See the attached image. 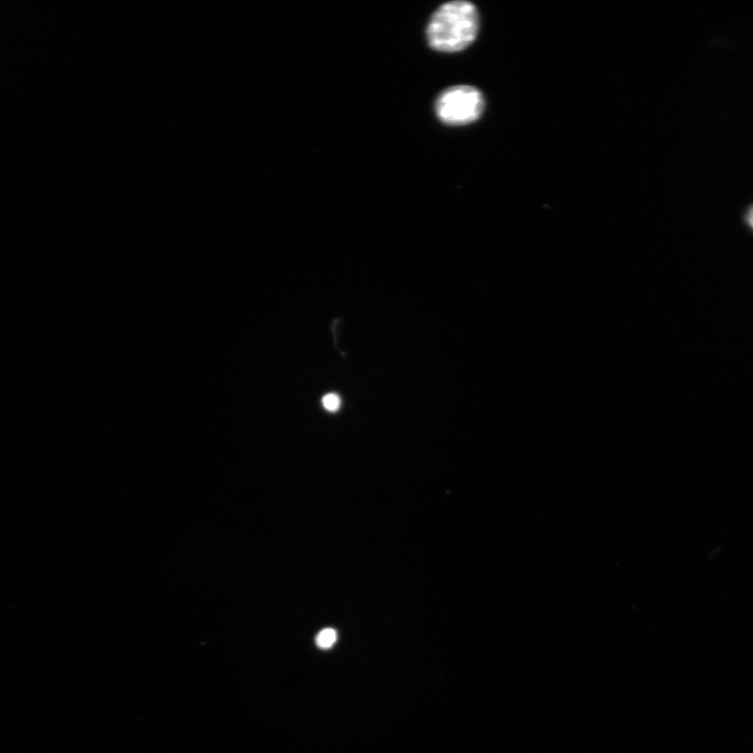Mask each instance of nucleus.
<instances>
[{"label": "nucleus", "instance_id": "f257e3e1", "mask_svg": "<svg viewBox=\"0 0 753 753\" xmlns=\"http://www.w3.org/2000/svg\"><path fill=\"white\" fill-rule=\"evenodd\" d=\"M479 17L476 7L463 0L441 6L431 16L427 27L430 47L438 52L464 51L476 39Z\"/></svg>", "mask_w": 753, "mask_h": 753}, {"label": "nucleus", "instance_id": "39448f33", "mask_svg": "<svg viewBox=\"0 0 753 753\" xmlns=\"http://www.w3.org/2000/svg\"><path fill=\"white\" fill-rule=\"evenodd\" d=\"M747 222L753 228V208L747 214Z\"/></svg>", "mask_w": 753, "mask_h": 753}, {"label": "nucleus", "instance_id": "f03ea898", "mask_svg": "<svg viewBox=\"0 0 753 753\" xmlns=\"http://www.w3.org/2000/svg\"><path fill=\"white\" fill-rule=\"evenodd\" d=\"M485 110L481 91L469 85L453 86L439 96L436 103L438 118L447 125L463 126L474 123Z\"/></svg>", "mask_w": 753, "mask_h": 753}, {"label": "nucleus", "instance_id": "7ed1b4c3", "mask_svg": "<svg viewBox=\"0 0 753 753\" xmlns=\"http://www.w3.org/2000/svg\"><path fill=\"white\" fill-rule=\"evenodd\" d=\"M337 641V633L333 629H325L316 637V645L321 649H330Z\"/></svg>", "mask_w": 753, "mask_h": 753}, {"label": "nucleus", "instance_id": "20e7f679", "mask_svg": "<svg viewBox=\"0 0 753 753\" xmlns=\"http://www.w3.org/2000/svg\"><path fill=\"white\" fill-rule=\"evenodd\" d=\"M323 405L328 412L335 413L341 406V399L336 394H328L323 398Z\"/></svg>", "mask_w": 753, "mask_h": 753}]
</instances>
